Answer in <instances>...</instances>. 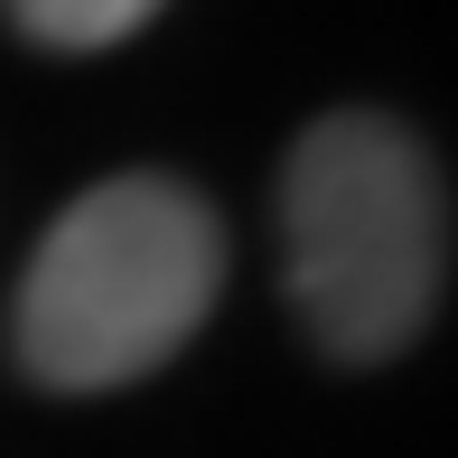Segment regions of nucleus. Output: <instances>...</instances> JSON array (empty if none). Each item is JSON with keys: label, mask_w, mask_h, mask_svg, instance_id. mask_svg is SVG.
<instances>
[{"label": "nucleus", "mask_w": 458, "mask_h": 458, "mask_svg": "<svg viewBox=\"0 0 458 458\" xmlns=\"http://www.w3.org/2000/svg\"><path fill=\"white\" fill-rule=\"evenodd\" d=\"M225 290V225L187 178L122 169L38 234L10 300V356L47 393L140 384L206 327Z\"/></svg>", "instance_id": "obj_1"}, {"label": "nucleus", "mask_w": 458, "mask_h": 458, "mask_svg": "<svg viewBox=\"0 0 458 458\" xmlns=\"http://www.w3.org/2000/svg\"><path fill=\"white\" fill-rule=\"evenodd\" d=\"M281 272L290 309L337 365H384L440 318L449 178L411 122L327 113L281 159Z\"/></svg>", "instance_id": "obj_2"}, {"label": "nucleus", "mask_w": 458, "mask_h": 458, "mask_svg": "<svg viewBox=\"0 0 458 458\" xmlns=\"http://www.w3.org/2000/svg\"><path fill=\"white\" fill-rule=\"evenodd\" d=\"M0 10H10V29L29 38V47H47V56H103L131 29H150L169 0H0Z\"/></svg>", "instance_id": "obj_3"}]
</instances>
